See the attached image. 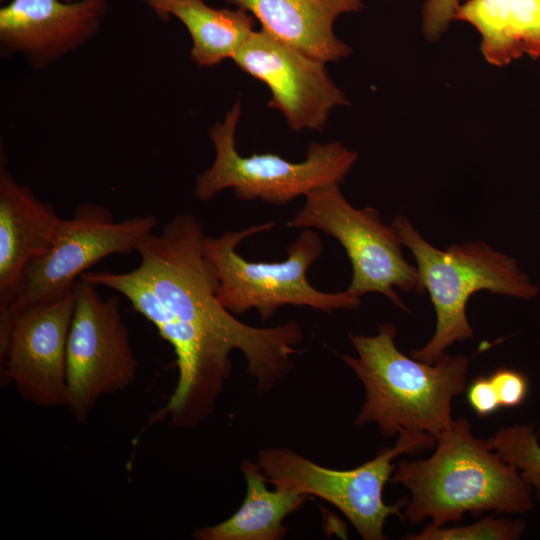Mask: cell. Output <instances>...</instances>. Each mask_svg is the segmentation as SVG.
<instances>
[{"label":"cell","mask_w":540,"mask_h":540,"mask_svg":"<svg viewBox=\"0 0 540 540\" xmlns=\"http://www.w3.org/2000/svg\"><path fill=\"white\" fill-rule=\"evenodd\" d=\"M204 228L191 213H179L159 234L138 245L139 265L128 272H85L80 278L125 296L175 353L178 379L157 416L175 427H195L214 411L240 351L255 390L271 391L293 368L304 340L301 325L288 321L254 327L217 299L216 270L203 251Z\"/></svg>","instance_id":"cell-1"},{"label":"cell","mask_w":540,"mask_h":540,"mask_svg":"<svg viewBox=\"0 0 540 540\" xmlns=\"http://www.w3.org/2000/svg\"><path fill=\"white\" fill-rule=\"evenodd\" d=\"M426 459L402 460L391 481L410 492L402 519L441 527L466 513L523 514L534 506L533 490L518 469L476 438L465 418L453 420L436 437Z\"/></svg>","instance_id":"cell-2"},{"label":"cell","mask_w":540,"mask_h":540,"mask_svg":"<svg viewBox=\"0 0 540 540\" xmlns=\"http://www.w3.org/2000/svg\"><path fill=\"white\" fill-rule=\"evenodd\" d=\"M397 329L378 326L373 336L349 334L357 356L340 355L358 376L365 400L355 425L375 423L385 436L406 430L436 437L453 422L451 403L466 389L469 360L445 353L435 363L403 354Z\"/></svg>","instance_id":"cell-3"},{"label":"cell","mask_w":540,"mask_h":540,"mask_svg":"<svg viewBox=\"0 0 540 540\" xmlns=\"http://www.w3.org/2000/svg\"><path fill=\"white\" fill-rule=\"evenodd\" d=\"M392 226L403 246L412 252L420 294L429 293L436 313L433 337L424 347L410 352L417 360L433 364L454 343L473 337L466 305L476 292L487 290L523 300L539 295L538 286L513 257L494 250L485 242L470 241L440 250L414 229L408 217L396 216Z\"/></svg>","instance_id":"cell-4"},{"label":"cell","mask_w":540,"mask_h":540,"mask_svg":"<svg viewBox=\"0 0 540 540\" xmlns=\"http://www.w3.org/2000/svg\"><path fill=\"white\" fill-rule=\"evenodd\" d=\"M274 225L270 221L217 237H204L203 251L216 270L217 299L224 308L234 315L255 309L266 321L285 305L306 306L326 313L360 306L361 298L346 291L323 292L309 283L307 272L323 253L322 241L314 229H302L281 262L248 261L237 252L243 240L270 231Z\"/></svg>","instance_id":"cell-5"},{"label":"cell","mask_w":540,"mask_h":540,"mask_svg":"<svg viewBox=\"0 0 540 540\" xmlns=\"http://www.w3.org/2000/svg\"><path fill=\"white\" fill-rule=\"evenodd\" d=\"M435 443L433 435L403 430L393 447L349 470L321 466L284 447L260 449L257 464L275 488L321 498L342 512L364 540H383L387 518L402 519L407 503L402 499L389 505L383 499L384 487L396 468L393 460L432 449Z\"/></svg>","instance_id":"cell-6"},{"label":"cell","mask_w":540,"mask_h":540,"mask_svg":"<svg viewBox=\"0 0 540 540\" xmlns=\"http://www.w3.org/2000/svg\"><path fill=\"white\" fill-rule=\"evenodd\" d=\"M240 115L237 99L224 121L209 129L216 155L211 167L196 179L194 194L201 201L230 188L241 200L283 206L316 188L341 184L357 160V153L338 141L312 142L301 162L272 153L242 156L235 141Z\"/></svg>","instance_id":"cell-7"},{"label":"cell","mask_w":540,"mask_h":540,"mask_svg":"<svg viewBox=\"0 0 540 540\" xmlns=\"http://www.w3.org/2000/svg\"><path fill=\"white\" fill-rule=\"evenodd\" d=\"M339 185L332 183L307 193L304 206L287 226L317 229L339 241L352 267L347 293L358 298L380 293L409 312L395 288L420 294V282L417 268L403 256L395 228L381 221L377 209L352 206Z\"/></svg>","instance_id":"cell-8"},{"label":"cell","mask_w":540,"mask_h":540,"mask_svg":"<svg viewBox=\"0 0 540 540\" xmlns=\"http://www.w3.org/2000/svg\"><path fill=\"white\" fill-rule=\"evenodd\" d=\"M75 306L66 351L65 407L85 423L104 395L128 389L138 361L120 313V298L104 299L98 286L79 278L73 288Z\"/></svg>","instance_id":"cell-9"},{"label":"cell","mask_w":540,"mask_h":540,"mask_svg":"<svg viewBox=\"0 0 540 540\" xmlns=\"http://www.w3.org/2000/svg\"><path fill=\"white\" fill-rule=\"evenodd\" d=\"M158 223L154 215L114 221L102 205H79L72 218H61L47 252L27 265L16 300L0 316L73 290L85 270L101 259L136 251Z\"/></svg>","instance_id":"cell-10"},{"label":"cell","mask_w":540,"mask_h":540,"mask_svg":"<svg viewBox=\"0 0 540 540\" xmlns=\"http://www.w3.org/2000/svg\"><path fill=\"white\" fill-rule=\"evenodd\" d=\"M74 291L0 316V371L19 395L40 407L65 406L66 351Z\"/></svg>","instance_id":"cell-11"},{"label":"cell","mask_w":540,"mask_h":540,"mask_svg":"<svg viewBox=\"0 0 540 540\" xmlns=\"http://www.w3.org/2000/svg\"><path fill=\"white\" fill-rule=\"evenodd\" d=\"M271 92L268 106L279 110L294 131L322 130L333 108L349 105L331 80L326 63L277 39L255 31L232 59Z\"/></svg>","instance_id":"cell-12"},{"label":"cell","mask_w":540,"mask_h":540,"mask_svg":"<svg viewBox=\"0 0 540 540\" xmlns=\"http://www.w3.org/2000/svg\"><path fill=\"white\" fill-rule=\"evenodd\" d=\"M106 0H12L0 9L1 51L45 68L94 37Z\"/></svg>","instance_id":"cell-13"},{"label":"cell","mask_w":540,"mask_h":540,"mask_svg":"<svg viewBox=\"0 0 540 540\" xmlns=\"http://www.w3.org/2000/svg\"><path fill=\"white\" fill-rule=\"evenodd\" d=\"M61 218L0 166V312L16 300L27 265L49 249Z\"/></svg>","instance_id":"cell-14"},{"label":"cell","mask_w":540,"mask_h":540,"mask_svg":"<svg viewBox=\"0 0 540 540\" xmlns=\"http://www.w3.org/2000/svg\"><path fill=\"white\" fill-rule=\"evenodd\" d=\"M227 1L250 12L277 39L325 63L351 53V48L334 33L335 20L364 8L363 0Z\"/></svg>","instance_id":"cell-15"},{"label":"cell","mask_w":540,"mask_h":540,"mask_svg":"<svg viewBox=\"0 0 540 540\" xmlns=\"http://www.w3.org/2000/svg\"><path fill=\"white\" fill-rule=\"evenodd\" d=\"M454 20L476 28L482 54L492 65L505 66L524 55L540 57V0H467Z\"/></svg>","instance_id":"cell-16"},{"label":"cell","mask_w":540,"mask_h":540,"mask_svg":"<svg viewBox=\"0 0 540 540\" xmlns=\"http://www.w3.org/2000/svg\"><path fill=\"white\" fill-rule=\"evenodd\" d=\"M246 482V495L239 509L228 519L197 528L192 536L197 540H281L288 533L285 518L300 509L308 496L296 491L266 486L267 479L260 466L250 460L241 464Z\"/></svg>","instance_id":"cell-17"},{"label":"cell","mask_w":540,"mask_h":540,"mask_svg":"<svg viewBox=\"0 0 540 540\" xmlns=\"http://www.w3.org/2000/svg\"><path fill=\"white\" fill-rule=\"evenodd\" d=\"M163 20L177 18L192 38L191 58L211 67L235 54L254 32V19L244 9H216L202 0H157L150 5Z\"/></svg>","instance_id":"cell-18"},{"label":"cell","mask_w":540,"mask_h":540,"mask_svg":"<svg viewBox=\"0 0 540 540\" xmlns=\"http://www.w3.org/2000/svg\"><path fill=\"white\" fill-rule=\"evenodd\" d=\"M486 441L502 459L518 469L540 501V443L534 425L505 427Z\"/></svg>","instance_id":"cell-19"},{"label":"cell","mask_w":540,"mask_h":540,"mask_svg":"<svg viewBox=\"0 0 540 540\" xmlns=\"http://www.w3.org/2000/svg\"><path fill=\"white\" fill-rule=\"evenodd\" d=\"M526 524L522 520L485 517L468 526L436 527L430 523L417 534H408V540H516L522 537Z\"/></svg>","instance_id":"cell-20"},{"label":"cell","mask_w":540,"mask_h":540,"mask_svg":"<svg viewBox=\"0 0 540 540\" xmlns=\"http://www.w3.org/2000/svg\"><path fill=\"white\" fill-rule=\"evenodd\" d=\"M497 393L501 407L520 406L529 392L527 376L513 368L501 366L488 375Z\"/></svg>","instance_id":"cell-21"},{"label":"cell","mask_w":540,"mask_h":540,"mask_svg":"<svg viewBox=\"0 0 540 540\" xmlns=\"http://www.w3.org/2000/svg\"><path fill=\"white\" fill-rule=\"evenodd\" d=\"M460 0H427L422 7V30L430 41L438 40L454 20Z\"/></svg>","instance_id":"cell-22"},{"label":"cell","mask_w":540,"mask_h":540,"mask_svg":"<svg viewBox=\"0 0 540 540\" xmlns=\"http://www.w3.org/2000/svg\"><path fill=\"white\" fill-rule=\"evenodd\" d=\"M468 404L481 418L488 417L500 408V402L489 376L480 375L466 389Z\"/></svg>","instance_id":"cell-23"},{"label":"cell","mask_w":540,"mask_h":540,"mask_svg":"<svg viewBox=\"0 0 540 540\" xmlns=\"http://www.w3.org/2000/svg\"><path fill=\"white\" fill-rule=\"evenodd\" d=\"M143 1L146 2L150 6L152 3H154L157 0H143Z\"/></svg>","instance_id":"cell-24"}]
</instances>
